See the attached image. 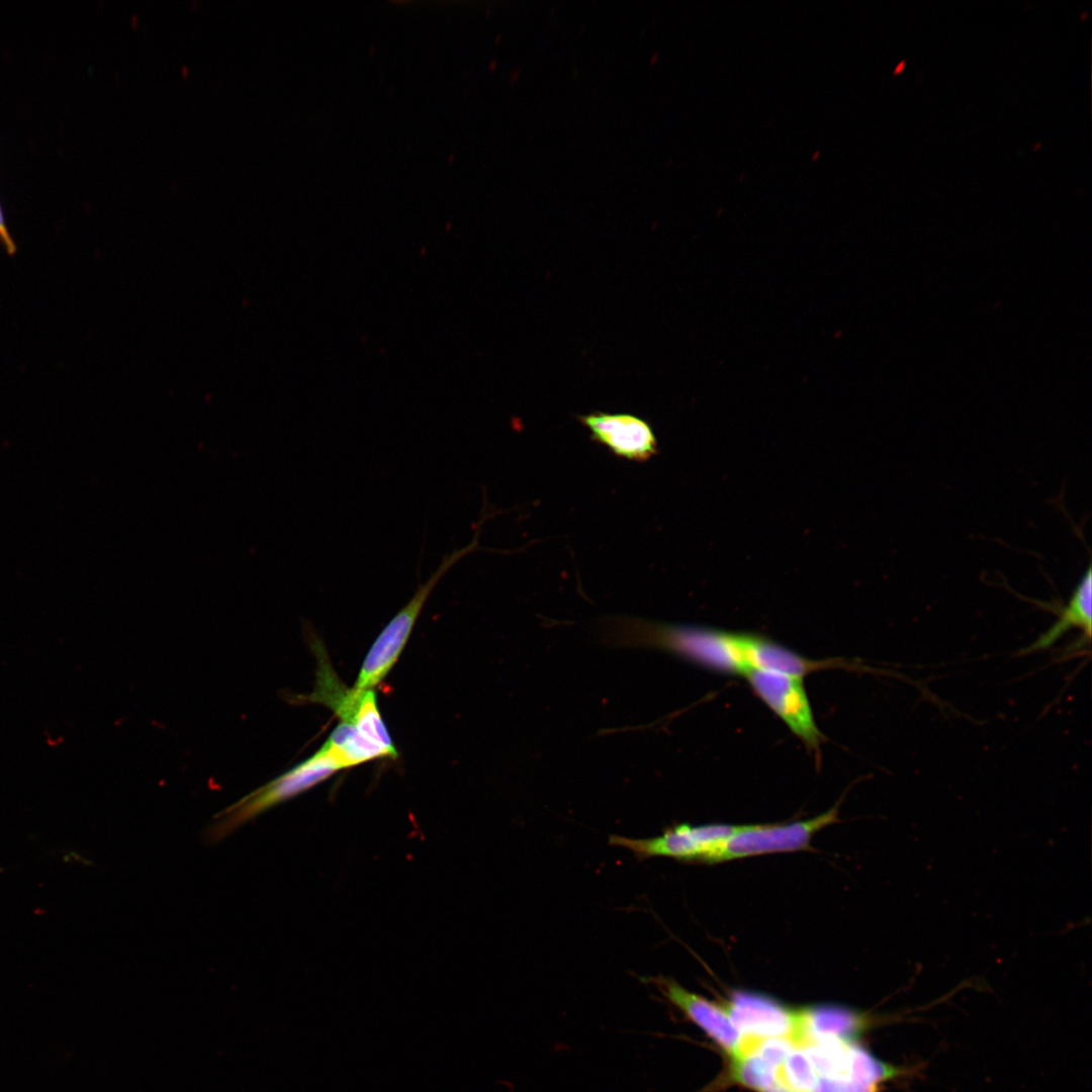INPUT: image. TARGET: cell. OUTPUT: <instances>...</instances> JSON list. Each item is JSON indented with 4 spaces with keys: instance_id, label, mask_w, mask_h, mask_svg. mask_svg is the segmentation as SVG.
<instances>
[{
    "instance_id": "6da1fadb",
    "label": "cell",
    "mask_w": 1092,
    "mask_h": 1092,
    "mask_svg": "<svg viewBox=\"0 0 1092 1092\" xmlns=\"http://www.w3.org/2000/svg\"><path fill=\"white\" fill-rule=\"evenodd\" d=\"M605 638L613 644L670 651L704 666L731 673L765 670L775 642L751 634L670 625L631 617L607 618Z\"/></svg>"
},
{
    "instance_id": "7a4b0ae2",
    "label": "cell",
    "mask_w": 1092,
    "mask_h": 1092,
    "mask_svg": "<svg viewBox=\"0 0 1092 1092\" xmlns=\"http://www.w3.org/2000/svg\"><path fill=\"white\" fill-rule=\"evenodd\" d=\"M477 546L478 541L475 538L465 547L446 554L430 577L419 584L413 598L389 621L372 644L359 670L354 688L372 690L386 676L402 652L424 605L435 586L454 564Z\"/></svg>"
},
{
    "instance_id": "3957f363",
    "label": "cell",
    "mask_w": 1092,
    "mask_h": 1092,
    "mask_svg": "<svg viewBox=\"0 0 1092 1092\" xmlns=\"http://www.w3.org/2000/svg\"><path fill=\"white\" fill-rule=\"evenodd\" d=\"M338 770L340 767L317 750L304 761L222 810L207 833L209 840L224 838L262 812L305 792Z\"/></svg>"
},
{
    "instance_id": "277c9868",
    "label": "cell",
    "mask_w": 1092,
    "mask_h": 1092,
    "mask_svg": "<svg viewBox=\"0 0 1092 1092\" xmlns=\"http://www.w3.org/2000/svg\"><path fill=\"white\" fill-rule=\"evenodd\" d=\"M839 821L836 807L811 819L786 824L743 825L703 860L723 862L767 853L792 852L810 847L814 835Z\"/></svg>"
},
{
    "instance_id": "5b68a950",
    "label": "cell",
    "mask_w": 1092,
    "mask_h": 1092,
    "mask_svg": "<svg viewBox=\"0 0 1092 1092\" xmlns=\"http://www.w3.org/2000/svg\"><path fill=\"white\" fill-rule=\"evenodd\" d=\"M742 826L676 824L665 828L660 835L649 838L612 834L609 836V843L630 850L639 860L663 856L703 862L711 851L738 832Z\"/></svg>"
},
{
    "instance_id": "8992f818",
    "label": "cell",
    "mask_w": 1092,
    "mask_h": 1092,
    "mask_svg": "<svg viewBox=\"0 0 1092 1092\" xmlns=\"http://www.w3.org/2000/svg\"><path fill=\"white\" fill-rule=\"evenodd\" d=\"M759 698L810 749L823 739L803 687L802 677L786 673L753 670L745 674Z\"/></svg>"
},
{
    "instance_id": "52a82bcc",
    "label": "cell",
    "mask_w": 1092,
    "mask_h": 1092,
    "mask_svg": "<svg viewBox=\"0 0 1092 1092\" xmlns=\"http://www.w3.org/2000/svg\"><path fill=\"white\" fill-rule=\"evenodd\" d=\"M641 981L654 986L665 1000L702 1028L730 1057H739L744 1035L734 1026L722 1005L684 988L665 976L645 977Z\"/></svg>"
},
{
    "instance_id": "ba28073f",
    "label": "cell",
    "mask_w": 1092,
    "mask_h": 1092,
    "mask_svg": "<svg viewBox=\"0 0 1092 1092\" xmlns=\"http://www.w3.org/2000/svg\"><path fill=\"white\" fill-rule=\"evenodd\" d=\"M590 438L616 456L644 462L657 453V440L650 425L626 413L594 412L577 417Z\"/></svg>"
},
{
    "instance_id": "9c48e42d",
    "label": "cell",
    "mask_w": 1092,
    "mask_h": 1092,
    "mask_svg": "<svg viewBox=\"0 0 1092 1092\" xmlns=\"http://www.w3.org/2000/svg\"><path fill=\"white\" fill-rule=\"evenodd\" d=\"M722 1006L741 1034L756 1038L786 1037L795 1043L797 1010L766 995L747 991L734 992Z\"/></svg>"
},
{
    "instance_id": "30bf717a",
    "label": "cell",
    "mask_w": 1092,
    "mask_h": 1092,
    "mask_svg": "<svg viewBox=\"0 0 1092 1092\" xmlns=\"http://www.w3.org/2000/svg\"><path fill=\"white\" fill-rule=\"evenodd\" d=\"M313 649L317 658L315 687L311 694L301 698L329 707L342 723L355 727L361 716L377 704L375 693L373 690L348 689L336 675L324 648L315 643Z\"/></svg>"
},
{
    "instance_id": "8fae6325",
    "label": "cell",
    "mask_w": 1092,
    "mask_h": 1092,
    "mask_svg": "<svg viewBox=\"0 0 1092 1092\" xmlns=\"http://www.w3.org/2000/svg\"><path fill=\"white\" fill-rule=\"evenodd\" d=\"M797 1012L798 1030L795 1044L798 1049H803L817 1037H835L850 1042L868 1023L864 1013L840 1005H815Z\"/></svg>"
},
{
    "instance_id": "7c38bea8",
    "label": "cell",
    "mask_w": 1092,
    "mask_h": 1092,
    "mask_svg": "<svg viewBox=\"0 0 1092 1092\" xmlns=\"http://www.w3.org/2000/svg\"><path fill=\"white\" fill-rule=\"evenodd\" d=\"M1092 625V571L1089 564L1086 572L1075 587L1067 606L1061 609L1059 620L1030 646L1022 652L1029 653L1045 649L1053 645L1072 627L1084 630L1089 639Z\"/></svg>"
},
{
    "instance_id": "4fadbf2b",
    "label": "cell",
    "mask_w": 1092,
    "mask_h": 1092,
    "mask_svg": "<svg viewBox=\"0 0 1092 1092\" xmlns=\"http://www.w3.org/2000/svg\"><path fill=\"white\" fill-rule=\"evenodd\" d=\"M332 759L340 769L377 758L396 755L362 735L354 726L340 723L318 749Z\"/></svg>"
},
{
    "instance_id": "5bb4252c",
    "label": "cell",
    "mask_w": 1092,
    "mask_h": 1092,
    "mask_svg": "<svg viewBox=\"0 0 1092 1092\" xmlns=\"http://www.w3.org/2000/svg\"><path fill=\"white\" fill-rule=\"evenodd\" d=\"M850 1042L835 1037H817L802 1050L808 1056L817 1074L823 1077L847 1079Z\"/></svg>"
},
{
    "instance_id": "9a60e30c",
    "label": "cell",
    "mask_w": 1092,
    "mask_h": 1092,
    "mask_svg": "<svg viewBox=\"0 0 1092 1092\" xmlns=\"http://www.w3.org/2000/svg\"><path fill=\"white\" fill-rule=\"evenodd\" d=\"M777 1083L793 1092H810L818 1076L808 1056L802 1049H794L776 1072Z\"/></svg>"
},
{
    "instance_id": "2e32d148",
    "label": "cell",
    "mask_w": 1092,
    "mask_h": 1092,
    "mask_svg": "<svg viewBox=\"0 0 1092 1092\" xmlns=\"http://www.w3.org/2000/svg\"><path fill=\"white\" fill-rule=\"evenodd\" d=\"M897 1074L896 1068L875 1059L860 1046L850 1043L847 1079L863 1086H876Z\"/></svg>"
},
{
    "instance_id": "e0dca14e",
    "label": "cell",
    "mask_w": 1092,
    "mask_h": 1092,
    "mask_svg": "<svg viewBox=\"0 0 1092 1092\" xmlns=\"http://www.w3.org/2000/svg\"><path fill=\"white\" fill-rule=\"evenodd\" d=\"M776 1072L777 1069L755 1054L731 1059V1079L758 1092L777 1083Z\"/></svg>"
},
{
    "instance_id": "ac0fdd59",
    "label": "cell",
    "mask_w": 1092,
    "mask_h": 1092,
    "mask_svg": "<svg viewBox=\"0 0 1092 1092\" xmlns=\"http://www.w3.org/2000/svg\"><path fill=\"white\" fill-rule=\"evenodd\" d=\"M810 1092H867L862 1085L844 1078L820 1076Z\"/></svg>"
},
{
    "instance_id": "d6986e66",
    "label": "cell",
    "mask_w": 1092,
    "mask_h": 1092,
    "mask_svg": "<svg viewBox=\"0 0 1092 1092\" xmlns=\"http://www.w3.org/2000/svg\"><path fill=\"white\" fill-rule=\"evenodd\" d=\"M0 243L5 248L9 255H13L16 252V245L11 238L4 219V214L0 204Z\"/></svg>"
},
{
    "instance_id": "ffe728a7",
    "label": "cell",
    "mask_w": 1092,
    "mask_h": 1092,
    "mask_svg": "<svg viewBox=\"0 0 1092 1092\" xmlns=\"http://www.w3.org/2000/svg\"><path fill=\"white\" fill-rule=\"evenodd\" d=\"M763 1092H793V1091L787 1089L786 1087L780 1085L779 1083H776L772 1086L765 1089Z\"/></svg>"
},
{
    "instance_id": "44dd1931",
    "label": "cell",
    "mask_w": 1092,
    "mask_h": 1092,
    "mask_svg": "<svg viewBox=\"0 0 1092 1092\" xmlns=\"http://www.w3.org/2000/svg\"><path fill=\"white\" fill-rule=\"evenodd\" d=\"M904 63H905V62H902L901 64H899V65L897 66V68H896V70H895V73H897V72H900V71L902 70V68H903V65H904Z\"/></svg>"
}]
</instances>
